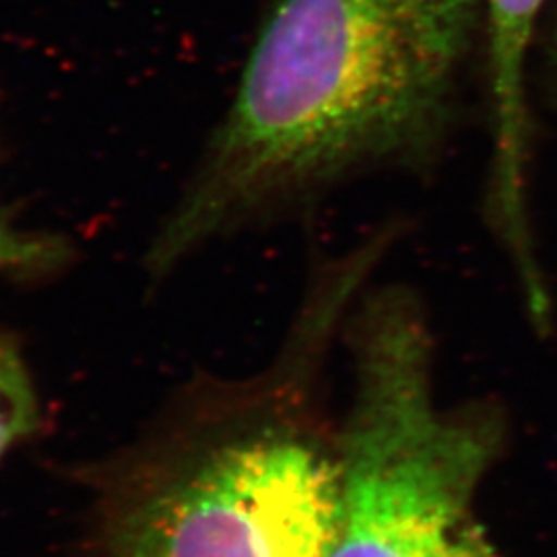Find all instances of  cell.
Masks as SVG:
<instances>
[{"mask_svg": "<svg viewBox=\"0 0 557 557\" xmlns=\"http://www.w3.org/2000/svg\"><path fill=\"white\" fill-rule=\"evenodd\" d=\"M40 400L17 349L0 337V458L40 425Z\"/></svg>", "mask_w": 557, "mask_h": 557, "instance_id": "5", "label": "cell"}, {"mask_svg": "<svg viewBox=\"0 0 557 557\" xmlns=\"http://www.w3.org/2000/svg\"><path fill=\"white\" fill-rule=\"evenodd\" d=\"M64 257L66 248L59 239L23 232L0 211V271L40 273L54 269Z\"/></svg>", "mask_w": 557, "mask_h": 557, "instance_id": "6", "label": "cell"}, {"mask_svg": "<svg viewBox=\"0 0 557 557\" xmlns=\"http://www.w3.org/2000/svg\"><path fill=\"white\" fill-rule=\"evenodd\" d=\"M324 333L310 326L267 382L202 407L101 481L77 557H326L337 512L329 453L289 391Z\"/></svg>", "mask_w": 557, "mask_h": 557, "instance_id": "2", "label": "cell"}, {"mask_svg": "<svg viewBox=\"0 0 557 557\" xmlns=\"http://www.w3.org/2000/svg\"><path fill=\"white\" fill-rule=\"evenodd\" d=\"M556 69H557V41H556ZM557 73V71H556Z\"/></svg>", "mask_w": 557, "mask_h": 557, "instance_id": "8", "label": "cell"}, {"mask_svg": "<svg viewBox=\"0 0 557 557\" xmlns=\"http://www.w3.org/2000/svg\"><path fill=\"white\" fill-rule=\"evenodd\" d=\"M481 4L275 0L151 269L170 271L220 234L349 180L434 170Z\"/></svg>", "mask_w": 557, "mask_h": 557, "instance_id": "1", "label": "cell"}, {"mask_svg": "<svg viewBox=\"0 0 557 557\" xmlns=\"http://www.w3.org/2000/svg\"><path fill=\"white\" fill-rule=\"evenodd\" d=\"M351 409L337 440V512L326 557H438L498 458V407H442L434 333L400 285L361 299L345 324Z\"/></svg>", "mask_w": 557, "mask_h": 557, "instance_id": "3", "label": "cell"}, {"mask_svg": "<svg viewBox=\"0 0 557 557\" xmlns=\"http://www.w3.org/2000/svg\"><path fill=\"white\" fill-rule=\"evenodd\" d=\"M438 557H499L475 524L465 522Z\"/></svg>", "mask_w": 557, "mask_h": 557, "instance_id": "7", "label": "cell"}, {"mask_svg": "<svg viewBox=\"0 0 557 557\" xmlns=\"http://www.w3.org/2000/svg\"><path fill=\"white\" fill-rule=\"evenodd\" d=\"M547 0H485L492 87V161L485 215L499 248L529 252L537 236L531 215L533 119L527 100V54Z\"/></svg>", "mask_w": 557, "mask_h": 557, "instance_id": "4", "label": "cell"}]
</instances>
